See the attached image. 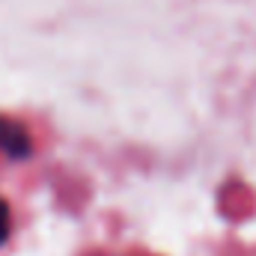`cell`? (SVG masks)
Returning <instances> with one entry per match:
<instances>
[{"mask_svg":"<svg viewBox=\"0 0 256 256\" xmlns=\"http://www.w3.org/2000/svg\"><path fill=\"white\" fill-rule=\"evenodd\" d=\"M6 236H9V208H6V202L0 200V244L6 242Z\"/></svg>","mask_w":256,"mask_h":256,"instance_id":"obj_2","label":"cell"},{"mask_svg":"<svg viewBox=\"0 0 256 256\" xmlns=\"http://www.w3.org/2000/svg\"><path fill=\"white\" fill-rule=\"evenodd\" d=\"M0 152L9 155V158L30 155V137H27V131L21 126H15V122H9V120H3V116H0Z\"/></svg>","mask_w":256,"mask_h":256,"instance_id":"obj_1","label":"cell"}]
</instances>
